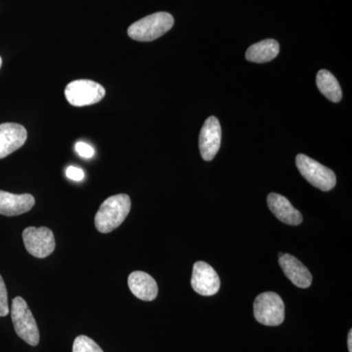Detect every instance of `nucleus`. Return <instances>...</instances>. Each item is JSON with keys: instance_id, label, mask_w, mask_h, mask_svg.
Segmentation results:
<instances>
[{"instance_id": "nucleus-1", "label": "nucleus", "mask_w": 352, "mask_h": 352, "mask_svg": "<svg viewBox=\"0 0 352 352\" xmlns=\"http://www.w3.org/2000/svg\"><path fill=\"white\" fill-rule=\"evenodd\" d=\"M131 208V198L126 194L110 197L102 203L95 215V227L101 233L112 232L124 221Z\"/></svg>"}, {"instance_id": "nucleus-2", "label": "nucleus", "mask_w": 352, "mask_h": 352, "mask_svg": "<svg viewBox=\"0 0 352 352\" xmlns=\"http://www.w3.org/2000/svg\"><path fill=\"white\" fill-rule=\"evenodd\" d=\"M175 24L173 15L157 12L133 23L127 30L129 38L138 41H153L166 34Z\"/></svg>"}, {"instance_id": "nucleus-3", "label": "nucleus", "mask_w": 352, "mask_h": 352, "mask_svg": "<svg viewBox=\"0 0 352 352\" xmlns=\"http://www.w3.org/2000/svg\"><path fill=\"white\" fill-rule=\"evenodd\" d=\"M11 318L18 337L32 346H38L39 331L36 319L24 298L21 296L14 298L11 305Z\"/></svg>"}, {"instance_id": "nucleus-4", "label": "nucleus", "mask_w": 352, "mask_h": 352, "mask_svg": "<svg viewBox=\"0 0 352 352\" xmlns=\"http://www.w3.org/2000/svg\"><path fill=\"white\" fill-rule=\"evenodd\" d=\"M296 168L300 175L307 180L312 186L322 190L330 191L337 184V178L332 170L323 166L311 157L300 154L296 159Z\"/></svg>"}, {"instance_id": "nucleus-5", "label": "nucleus", "mask_w": 352, "mask_h": 352, "mask_svg": "<svg viewBox=\"0 0 352 352\" xmlns=\"http://www.w3.org/2000/svg\"><path fill=\"white\" fill-rule=\"evenodd\" d=\"M254 315L256 320L263 325H281L285 319L283 300L273 292L261 294L254 302Z\"/></svg>"}, {"instance_id": "nucleus-6", "label": "nucleus", "mask_w": 352, "mask_h": 352, "mask_svg": "<svg viewBox=\"0 0 352 352\" xmlns=\"http://www.w3.org/2000/svg\"><path fill=\"white\" fill-rule=\"evenodd\" d=\"M105 88L89 80H78L69 82L65 89V96L71 105L85 107L98 103L105 97Z\"/></svg>"}, {"instance_id": "nucleus-7", "label": "nucleus", "mask_w": 352, "mask_h": 352, "mask_svg": "<svg viewBox=\"0 0 352 352\" xmlns=\"http://www.w3.org/2000/svg\"><path fill=\"white\" fill-rule=\"evenodd\" d=\"M23 241L28 252L34 258H47L55 250L54 234L47 227H28L23 231Z\"/></svg>"}, {"instance_id": "nucleus-8", "label": "nucleus", "mask_w": 352, "mask_h": 352, "mask_svg": "<svg viewBox=\"0 0 352 352\" xmlns=\"http://www.w3.org/2000/svg\"><path fill=\"white\" fill-rule=\"evenodd\" d=\"M191 286L199 295L214 296L219 291L220 279L210 264L205 261H197L194 264Z\"/></svg>"}, {"instance_id": "nucleus-9", "label": "nucleus", "mask_w": 352, "mask_h": 352, "mask_svg": "<svg viewBox=\"0 0 352 352\" xmlns=\"http://www.w3.org/2000/svg\"><path fill=\"white\" fill-rule=\"evenodd\" d=\"M221 144V126L219 120L215 117H210L206 120L201 127L200 136H199V147L201 157L205 161H212Z\"/></svg>"}, {"instance_id": "nucleus-10", "label": "nucleus", "mask_w": 352, "mask_h": 352, "mask_svg": "<svg viewBox=\"0 0 352 352\" xmlns=\"http://www.w3.org/2000/svg\"><path fill=\"white\" fill-rule=\"evenodd\" d=\"M27 138L28 132L21 124L14 122L0 124V159L20 149Z\"/></svg>"}, {"instance_id": "nucleus-11", "label": "nucleus", "mask_w": 352, "mask_h": 352, "mask_svg": "<svg viewBox=\"0 0 352 352\" xmlns=\"http://www.w3.org/2000/svg\"><path fill=\"white\" fill-rule=\"evenodd\" d=\"M268 208L280 221L288 226H300L302 222V215L289 203L286 197L276 193H271L267 197Z\"/></svg>"}, {"instance_id": "nucleus-12", "label": "nucleus", "mask_w": 352, "mask_h": 352, "mask_svg": "<svg viewBox=\"0 0 352 352\" xmlns=\"http://www.w3.org/2000/svg\"><path fill=\"white\" fill-rule=\"evenodd\" d=\"M36 204L31 194H12L0 190V214L15 217L31 210Z\"/></svg>"}, {"instance_id": "nucleus-13", "label": "nucleus", "mask_w": 352, "mask_h": 352, "mask_svg": "<svg viewBox=\"0 0 352 352\" xmlns=\"http://www.w3.org/2000/svg\"><path fill=\"white\" fill-rule=\"evenodd\" d=\"M280 266L289 281L298 288L307 289L312 283L309 270L295 256L284 254L279 258Z\"/></svg>"}, {"instance_id": "nucleus-14", "label": "nucleus", "mask_w": 352, "mask_h": 352, "mask_svg": "<svg viewBox=\"0 0 352 352\" xmlns=\"http://www.w3.org/2000/svg\"><path fill=\"white\" fill-rule=\"evenodd\" d=\"M129 289L136 298L145 302H151L157 298V285L154 278L143 271H134L129 277Z\"/></svg>"}, {"instance_id": "nucleus-15", "label": "nucleus", "mask_w": 352, "mask_h": 352, "mask_svg": "<svg viewBox=\"0 0 352 352\" xmlns=\"http://www.w3.org/2000/svg\"><path fill=\"white\" fill-rule=\"evenodd\" d=\"M280 45L275 39H265L252 44L245 52L248 61L254 63H267L272 61L279 54Z\"/></svg>"}, {"instance_id": "nucleus-16", "label": "nucleus", "mask_w": 352, "mask_h": 352, "mask_svg": "<svg viewBox=\"0 0 352 352\" xmlns=\"http://www.w3.org/2000/svg\"><path fill=\"white\" fill-rule=\"evenodd\" d=\"M317 87L329 100L338 103L342 100V88L337 78L327 69H321L316 76Z\"/></svg>"}, {"instance_id": "nucleus-17", "label": "nucleus", "mask_w": 352, "mask_h": 352, "mask_svg": "<svg viewBox=\"0 0 352 352\" xmlns=\"http://www.w3.org/2000/svg\"><path fill=\"white\" fill-rule=\"evenodd\" d=\"M73 352H104L94 340L87 336H78L73 344Z\"/></svg>"}, {"instance_id": "nucleus-18", "label": "nucleus", "mask_w": 352, "mask_h": 352, "mask_svg": "<svg viewBox=\"0 0 352 352\" xmlns=\"http://www.w3.org/2000/svg\"><path fill=\"white\" fill-rule=\"evenodd\" d=\"M9 314L8 296L3 278L0 275V317L6 316Z\"/></svg>"}, {"instance_id": "nucleus-19", "label": "nucleus", "mask_w": 352, "mask_h": 352, "mask_svg": "<svg viewBox=\"0 0 352 352\" xmlns=\"http://www.w3.org/2000/svg\"><path fill=\"white\" fill-rule=\"evenodd\" d=\"M75 149L80 157H85V159H90V157H94L95 154L94 148L89 144H87V143L82 142V141L76 142Z\"/></svg>"}, {"instance_id": "nucleus-20", "label": "nucleus", "mask_w": 352, "mask_h": 352, "mask_svg": "<svg viewBox=\"0 0 352 352\" xmlns=\"http://www.w3.org/2000/svg\"><path fill=\"white\" fill-rule=\"evenodd\" d=\"M66 175L69 179L74 180V182H82L85 178V173H83L82 168L74 166L67 168Z\"/></svg>"}, {"instance_id": "nucleus-21", "label": "nucleus", "mask_w": 352, "mask_h": 352, "mask_svg": "<svg viewBox=\"0 0 352 352\" xmlns=\"http://www.w3.org/2000/svg\"><path fill=\"white\" fill-rule=\"evenodd\" d=\"M347 346H349V351L352 352V330L349 331V338H347Z\"/></svg>"}, {"instance_id": "nucleus-22", "label": "nucleus", "mask_w": 352, "mask_h": 352, "mask_svg": "<svg viewBox=\"0 0 352 352\" xmlns=\"http://www.w3.org/2000/svg\"><path fill=\"white\" fill-rule=\"evenodd\" d=\"M2 66V59L1 57H0V68H1Z\"/></svg>"}]
</instances>
